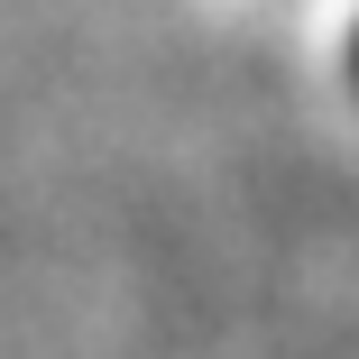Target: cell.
<instances>
[{
    "mask_svg": "<svg viewBox=\"0 0 359 359\" xmlns=\"http://www.w3.org/2000/svg\"><path fill=\"white\" fill-rule=\"evenodd\" d=\"M350 83H359V28H350Z\"/></svg>",
    "mask_w": 359,
    "mask_h": 359,
    "instance_id": "6da1fadb",
    "label": "cell"
}]
</instances>
